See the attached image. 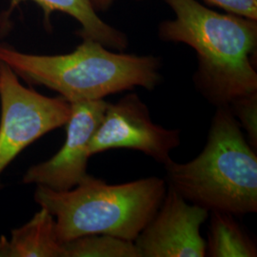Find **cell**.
<instances>
[{"label": "cell", "instance_id": "1", "mask_svg": "<svg viewBox=\"0 0 257 257\" xmlns=\"http://www.w3.org/2000/svg\"><path fill=\"white\" fill-rule=\"evenodd\" d=\"M175 19L158 29L161 40L184 43L198 60L193 82L216 107L257 93V21L233 14H221L196 0H164Z\"/></svg>", "mask_w": 257, "mask_h": 257}, {"label": "cell", "instance_id": "2", "mask_svg": "<svg viewBox=\"0 0 257 257\" xmlns=\"http://www.w3.org/2000/svg\"><path fill=\"white\" fill-rule=\"evenodd\" d=\"M0 62L70 103L104 99L136 87L152 91L161 81L158 57L113 53L92 39H83L70 54L55 55L27 54L0 43Z\"/></svg>", "mask_w": 257, "mask_h": 257}, {"label": "cell", "instance_id": "3", "mask_svg": "<svg viewBox=\"0 0 257 257\" xmlns=\"http://www.w3.org/2000/svg\"><path fill=\"white\" fill-rule=\"evenodd\" d=\"M164 167L168 185L192 204L234 216L256 212V153L229 107H217L199 156Z\"/></svg>", "mask_w": 257, "mask_h": 257}, {"label": "cell", "instance_id": "4", "mask_svg": "<svg viewBox=\"0 0 257 257\" xmlns=\"http://www.w3.org/2000/svg\"><path fill=\"white\" fill-rule=\"evenodd\" d=\"M166 191V180L156 176L110 185L89 175L67 191L37 186L34 199L55 217L62 243L91 234L135 241L155 216Z\"/></svg>", "mask_w": 257, "mask_h": 257}, {"label": "cell", "instance_id": "5", "mask_svg": "<svg viewBox=\"0 0 257 257\" xmlns=\"http://www.w3.org/2000/svg\"><path fill=\"white\" fill-rule=\"evenodd\" d=\"M0 176L19 154L55 128L65 126L71 103L25 87L7 65L0 62Z\"/></svg>", "mask_w": 257, "mask_h": 257}, {"label": "cell", "instance_id": "6", "mask_svg": "<svg viewBox=\"0 0 257 257\" xmlns=\"http://www.w3.org/2000/svg\"><path fill=\"white\" fill-rule=\"evenodd\" d=\"M179 145L180 132L155 124L147 105L138 94L128 93L115 104L108 103L88 152L92 156L111 149L136 150L166 165Z\"/></svg>", "mask_w": 257, "mask_h": 257}, {"label": "cell", "instance_id": "7", "mask_svg": "<svg viewBox=\"0 0 257 257\" xmlns=\"http://www.w3.org/2000/svg\"><path fill=\"white\" fill-rule=\"evenodd\" d=\"M107 105L104 99L71 103L63 146L50 159L30 167L22 182L55 191L71 190L82 182L89 175V144L101 123Z\"/></svg>", "mask_w": 257, "mask_h": 257}, {"label": "cell", "instance_id": "8", "mask_svg": "<svg viewBox=\"0 0 257 257\" xmlns=\"http://www.w3.org/2000/svg\"><path fill=\"white\" fill-rule=\"evenodd\" d=\"M209 212L168 186L153 219L134 241L140 257H204L206 241L200 228Z\"/></svg>", "mask_w": 257, "mask_h": 257}, {"label": "cell", "instance_id": "9", "mask_svg": "<svg viewBox=\"0 0 257 257\" xmlns=\"http://www.w3.org/2000/svg\"><path fill=\"white\" fill-rule=\"evenodd\" d=\"M28 1L35 2L42 9L46 25H50V18L53 13L61 12L80 23L81 29L77 35L82 39H92L108 49L118 52L124 51L128 46L126 35L103 21L93 8L91 0H9V7L4 16L5 21L20 4Z\"/></svg>", "mask_w": 257, "mask_h": 257}, {"label": "cell", "instance_id": "10", "mask_svg": "<svg viewBox=\"0 0 257 257\" xmlns=\"http://www.w3.org/2000/svg\"><path fill=\"white\" fill-rule=\"evenodd\" d=\"M0 257H65L53 214L40 207L27 223L11 231L9 238L1 235Z\"/></svg>", "mask_w": 257, "mask_h": 257}, {"label": "cell", "instance_id": "11", "mask_svg": "<svg viewBox=\"0 0 257 257\" xmlns=\"http://www.w3.org/2000/svg\"><path fill=\"white\" fill-rule=\"evenodd\" d=\"M206 255L211 257H255V242L244 230L234 215L211 211Z\"/></svg>", "mask_w": 257, "mask_h": 257}, {"label": "cell", "instance_id": "12", "mask_svg": "<svg viewBox=\"0 0 257 257\" xmlns=\"http://www.w3.org/2000/svg\"><path fill=\"white\" fill-rule=\"evenodd\" d=\"M65 257H140L134 241L91 234L63 243Z\"/></svg>", "mask_w": 257, "mask_h": 257}, {"label": "cell", "instance_id": "13", "mask_svg": "<svg viewBox=\"0 0 257 257\" xmlns=\"http://www.w3.org/2000/svg\"><path fill=\"white\" fill-rule=\"evenodd\" d=\"M229 109L244 128L249 138L251 147H257V93L250 94L232 102Z\"/></svg>", "mask_w": 257, "mask_h": 257}, {"label": "cell", "instance_id": "14", "mask_svg": "<svg viewBox=\"0 0 257 257\" xmlns=\"http://www.w3.org/2000/svg\"><path fill=\"white\" fill-rule=\"evenodd\" d=\"M227 13L257 20V0H205Z\"/></svg>", "mask_w": 257, "mask_h": 257}, {"label": "cell", "instance_id": "15", "mask_svg": "<svg viewBox=\"0 0 257 257\" xmlns=\"http://www.w3.org/2000/svg\"><path fill=\"white\" fill-rule=\"evenodd\" d=\"M92 6L96 12L109 9L114 0H91Z\"/></svg>", "mask_w": 257, "mask_h": 257}]
</instances>
